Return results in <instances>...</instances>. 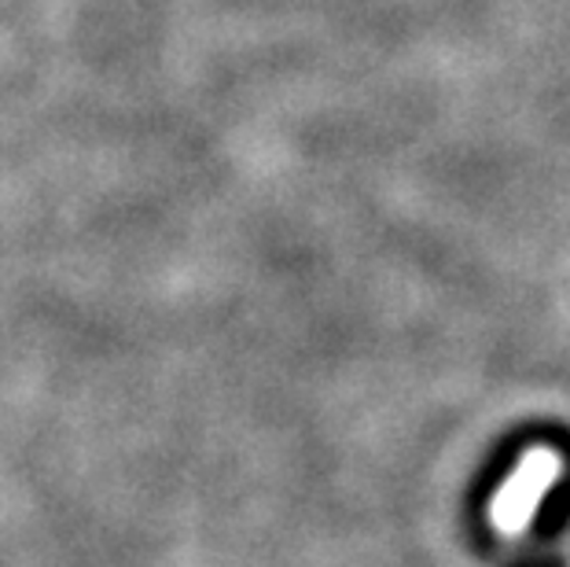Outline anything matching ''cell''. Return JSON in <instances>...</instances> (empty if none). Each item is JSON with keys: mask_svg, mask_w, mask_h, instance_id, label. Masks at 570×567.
<instances>
[{"mask_svg": "<svg viewBox=\"0 0 570 567\" xmlns=\"http://www.w3.org/2000/svg\"><path fill=\"white\" fill-rule=\"evenodd\" d=\"M563 468H567L563 453L552 450V446H533V450L519 457L512 476L504 479V487L497 490L490 501V524L497 535L508 541L523 538L533 524V516L541 509L544 493L560 482Z\"/></svg>", "mask_w": 570, "mask_h": 567, "instance_id": "obj_1", "label": "cell"}]
</instances>
